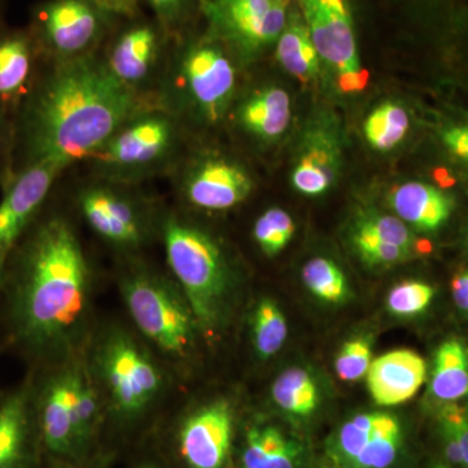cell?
<instances>
[{
  "mask_svg": "<svg viewBox=\"0 0 468 468\" xmlns=\"http://www.w3.org/2000/svg\"><path fill=\"white\" fill-rule=\"evenodd\" d=\"M8 322L15 343L58 359L82 349L91 297V271L69 221L37 218L9 255Z\"/></svg>",
  "mask_w": 468,
  "mask_h": 468,
  "instance_id": "obj_1",
  "label": "cell"
},
{
  "mask_svg": "<svg viewBox=\"0 0 468 468\" xmlns=\"http://www.w3.org/2000/svg\"><path fill=\"white\" fill-rule=\"evenodd\" d=\"M115 76L100 52L46 64L15 117V172L54 162L88 160L144 103Z\"/></svg>",
  "mask_w": 468,
  "mask_h": 468,
  "instance_id": "obj_2",
  "label": "cell"
},
{
  "mask_svg": "<svg viewBox=\"0 0 468 468\" xmlns=\"http://www.w3.org/2000/svg\"><path fill=\"white\" fill-rule=\"evenodd\" d=\"M167 263L202 335L223 328L233 306L234 271L226 252L201 227L168 215L160 224Z\"/></svg>",
  "mask_w": 468,
  "mask_h": 468,
  "instance_id": "obj_3",
  "label": "cell"
},
{
  "mask_svg": "<svg viewBox=\"0 0 468 468\" xmlns=\"http://www.w3.org/2000/svg\"><path fill=\"white\" fill-rule=\"evenodd\" d=\"M236 67L223 45L206 38L176 42L168 55L155 101L185 124H217L232 103Z\"/></svg>",
  "mask_w": 468,
  "mask_h": 468,
  "instance_id": "obj_4",
  "label": "cell"
},
{
  "mask_svg": "<svg viewBox=\"0 0 468 468\" xmlns=\"http://www.w3.org/2000/svg\"><path fill=\"white\" fill-rule=\"evenodd\" d=\"M183 124L155 100L141 109L89 158L101 180L134 185L177 167Z\"/></svg>",
  "mask_w": 468,
  "mask_h": 468,
  "instance_id": "obj_5",
  "label": "cell"
},
{
  "mask_svg": "<svg viewBox=\"0 0 468 468\" xmlns=\"http://www.w3.org/2000/svg\"><path fill=\"white\" fill-rule=\"evenodd\" d=\"M120 292L147 343L175 365L192 358L203 335L174 279L150 268H133L120 279Z\"/></svg>",
  "mask_w": 468,
  "mask_h": 468,
  "instance_id": "obj_6",
  "label": "cell"
},
{
  "mask_svg": "<svg viewBox=\"0 0 468 468\" xmlns=\"http://www.w3.org/2000/svg\"><path fill=\"white\" fill-rule=\"evenodd\" d=\"M88 359L104 403L122 420L143 417L165 392L163 368L149 347L125 329L101 335Z\"/></svg>",
  "mask_w": 468,
  "mask_h": 468,
  "instance_id": "obj_7",
  "label": "cell"
},
{
  "mask_svg": "<svg viewBox=\"0 0 468 468\" xmlns=\"http://www.w3.org/2000/svg\"><path fill=\"white\" fill-rule=\"evenodd\" d=\"M115 18L91 0H45L32 8L27 29L45 63L54 64L98 52Z\"/></svg>",
  "mask_w": 468,
  "mask_h": 468,
  "instance_id": "obj_8",
  "label": "cell"
},
{
  "mask_svg": "<svg viewBox=\"0 0 468 468\" xmlns=\"http://www.w3.org/2000/svg\"><path fill=\"white\" fill-rule=\"evenodd\" d=\"M208 34L241 60L260 57L284 30L288 0H198Z\"/></svg>",
  "mask_w": 468,
  "mask_h": 468,
  "instance_id": "obj_9",
  "label": "cell"
},
{
  "mask_svg": "<svg viewBox=\"0 0 468 468\" xmlns=\"http://www.w3.org/2000/svg\"><path fill=\"white\" fill-rule=\"evenodd\" d=\"M408 436L402 421L384 411L354 415L328 437L326 458L337 468H399Z\"/></svg>",
  "mask_w": 468,
  "mask_h": 468,
  "instance_id": "obj_10",
  "label": "cell"
},
{
  "mask_svg": "<svg viewBox=\"0 0 468 468\" xmlns=\"http://www.w3.org/2000/svg\"><path fill=\"white\" fill-rule=\"evenodd\" d=\"M311 39L337 75L344 92H359L368 84V72L360 66L353 18L346 0H300Z\"/></svg>",
  "mask_w": 468,
  "mask_h": 468,
  "instance_id": "obj_11",
  "label": "cell"
},
{
  "mask_svg": "<svg viewBox=\"0 0 468 468\" xmlns=\"http://www.w3.org/2000/svg\"><path fill=\"white\" fill-rule=\"evenodd\" d=\"M126 186L131 185L98 178L80 192L77 202L92 232L120 250H137L149 239V214Z\"/></svg>",
  "mask_w": 468,
  "mask_h": 468,
  "instance_id": "obj_12",
  "label": "cell"
},
{
  "mask_svg": "<svg viewBox=\"0 0 468 468\" xmlns=\"http://www.w3.org/2000/svg\"><path fill=\"white\" fill-rule=\"evenodd\" d=\"M171 34L158 21L133 18L111 38L101 57L111 73L138 97L158 84L169 55Z\"/></svg>",
  "mask_w": 468,
  "mask_h": 468,
  "instance_id": "obj_13",
  "label": "cell"
},
{
  "mask_svg": "<svg viewBox=\"0 0 468 468\" xmlns=\"http://www.w3.org/2000/svg\"><path fill=\"white\" fill-rule=\"evenodd\" d=\"M82 349L60 359L58 367L36 392V410L46 448L61 457H79L86 451L80 431L76 383Z\"/></svg>",
  "mask_w": 468,
  "mask_h": 468,
  "instance_id": "obj_14",
  "label": "cell"
},
{
  "mask_svg": "<svg viewBox=\"0 0 468 468\" xmlns=\"http://www.w3.org/2000/svg\"><path fill=\"white\" fill-rule=\"evenodd\" d=\"M66 171L54 162H38L17 169L3 187L0 201V257L9 258L20 239L41 215L58 176Z\"/></svg>",
  "mask_w": 468,
  "mask_h": 468,
  "instance_id": "obj_15",
  "label": "cell"
},
{
  "mask_svg": "<svg viewBox=\"0 0 468 468\" xmlns=\"http://www.w3.org/2000/svg\"><path fill=\"white\" fill-rule=\"evenodd\" d=\"M176 186L192 207L218 212L245 202L254 189V180L239 163L224 156L205 155L184 168Z\"/></svg>",
  "mask_w": 468,
  "mask_h": 468,
  "instance_id": "obj_16",
  "label": "cell"
},
{
  "mask_svg": "<svg viewBox=\"0 0 468 468\" xmlns=\"http://www.w3.org/2000/svg\"><path fill=\"white\" fill-rule=\"evenodd\" d=\"M233 439V410L215 399L190 412L178 433V445L189 468H224Z\"/></svg>",
  "mask_w": 468,
  "mask_h": 468,
  "instance_id": "obj_17",
  "label": "cell"
},
{
  "mask_svg": "<svg viewBox=\"0 0 468 468\" xmlns=\"http://www.w3.org/2000/svg\"><path fill=\"white\" fill-rule=\"evenodd\" d=\"M45 66L27 27L0 26V110L15 119Z\"/></svg>",
  "mask_w": 468,
  "mask_h": 468,
  "instance_id": "obj_18",
  "label": "cell"
},
{
  "mask_svg": "<svg viewBox=\"0 0 468 468\" xmlns=\"http://www.w3.org/2000/svg\"><path fill=\"white\" fill-rule=\"evenodd\" d=\"M366 377L378 406H397L411 399L423 387L427 365L415 351L394 350L372 360Z\"/></svg>",
  "mask_w": 468,
  "mask_h": 468,
  "instance_id": "obj_19",
  "label": "cell"
},
{
  "mask_svg": "<svg viewBox=\"0 0 468 468\" xmlns=\"http://www.w3.org/2000/svg\"><path fill=\"white\" fill-rule=\"evenodd\" d=\"M36 392L27 381L0 402V468H24L29 460Z\"/></svg>",
  "mask_w": 468,
  "mask_h": 468,
  "instance_id": "obj_20",
  "label": "cell"
},
{
  "mask_svg": "<svg viewBox=\"0 0 468 468\" xmlns=\"http://www.w3.org/2000/svg\"><path fill=\"white\" fill-rule=\"evenodd\" d=\"M291 98L275 86L251 92L239 104L236 122L249 137L270 144L282 137L291 122Z\"/></svg>",
  "mask_w": 468,
  "mask_h": 468,
  "instance_id": "obj_21",
  "label": "cell"
},
{
  "mask_svg": "<svg viewBox=\"0 0 468 468\" xmlns=\"http://www.w3.org/2000/svg\"><path fill=\"white\" fill-rule=\"evenodd\" d=\"M389 202L402 221L423 232L440 229L454 208L448 194L418 181L397 186L390 193Z\"/></svg>",
  "mask_w": 468,
  "mask_h": 468,
  "instance_id": "obj_22",
  "label": "cell"
},
{
  "mask_svg": "<svg viewBox=\"0 0 468 468\" xmlns=\"http://www.w3.org/2000/svg\"><path fill=\"white\" fill-rule=\"evenodd\" d=\"M304 448L294 437L270 424H254L246 431L242 468H302Z\"/></svg>",
  "mask_w": 468,
  "mask_h": 468,
  "instance_id": "obj_23",
  "label": "cell"
},
{
  "mask_svg": "<svg viewBox=\"0 0 468 468\" xmlns=\"http://www.w3.org/2000/svg\"><path fill=\"white\" fill-rule=\"evenodd\" d=\"M430 393L440 405L468 397V349L458 340L445 341L436 351Z\"/></svg>",
  "mask_w": 468,
  "mask_h": 468,
  "instance_id": "obj_24",
  "label": "cell"
},
{
  "mask_svg": "<svg viewBox=\"0 0 468 468\" xmlns=\"http://www.w3.org/2000/svg\"><path fill=\"white\" fill-rule=\"evenodd\" d=\"M276 58L285 70L301 81H311L320 72V58L309 27L298 12L288 14L284 30L276 42Z\"/></svg>",
  "mask_w": 468,
  "mask_h": 468,
  "instance_id": "obj_25",
  "label": "cell"
},
{
  "mask_svg": "<svg viewBox=\"0 0 468 468\" xmlns=\"http://www.w3.org/2000/svg\"><path fill=\"white\" fill-rule=\"evenodd\" d=\"M277 408L292 417H310L319 403L318 387L303 368H289L280 374L272 387Z\"/></svg>",
  "mask_w": 468,
  "mask_h": 468,
  "instance_id": "obj_26",
  "label": "cell"
},
{
  "mask_svg": "<svg viewBox=\"0 0 468 468\" xmlns=\"http://www.w3.org/2000/svg\"><path fill=\"white\" fill-rule=\"evenodd\" d=\"M252 344L261 359L276 356L288 337L284 313L275 301L264 298L258 302L251 316Z\"/></svg>",
  "mask_w": 468,
  "mask_h": 468,
  "instance_id": "obj_27",
  "label": "cell"
},
{
  "mask_svg": "<svg viewBox=\"0 0 468 468\" xmlns=\"http://www.w3.org/2000/svg\"><path fill=\"white\" fill-rule=\"evenodd\" d=\"M409 126L410 119L406 110L399 104L387 101L369 113L363 131L372 149L389 151L405 138Z\"/></svg>",
  "mask_w": 468,
  "mask_h": 468,
  "instance_id": "obj_28",
  "label": "cell"
},
{
  "mask_svg": "<svg viewBox=\"0 0 468 468\" xmlns=\"http://www.w3.org/2000/svg\"><path fill=\"white\" fill-rule=\"evenodd\" d=\"M304 285L319 300L341 303L349 294L343 271L326 258H314L302 271Z\"/></svg>",
  "mask_w": 468,
  "mask_h": 468,
  "instance_id": "obj_29",
  "label": "cell"
},
{
  "mask_svg": "<svg viewBox=\"0 0 468 468\" xmlns=\"http://www.w3.org/2000/svg\"><path fill=\"white\" fill-rule=\"evenodd\" d=\"M294 230V221L288 212L282 208H270L255 221L254 239L267 257H275L284 250Z\"/></svg>",
  "mask_w": 468,
  "mask_h": 468,
  "instance_id": "obj_30",
  "label": "cell"
},
{
  "mask_svg": "<svg viewBox=\"0 0 468 468\" xmlns=\"http://www.w3.org/2000/svg\"><path fill=\"white\" fill-rule=\"evenodd\" d=\"M322 172L335 183L340 169V147L329 132H311L300 159Z\"/></svg>",
  "mask_w": 468,
  "mask_h": 468,
  "instance_id": "obj_31",
  "label": "cell"
},
{
  "mask_svg": "<svg viewBox=\"0 0 468 468\" xmlns=\"http://www.w3.org/2000/svg\"><path fill=\"white\" fill-rule=\"evenodd\" d=\"M354 250L359 255L360 260L371 267H390L402 261H409L412 257V252L392 245L380 241L377 237L363 232V230L354 228L353 237Z\"/></svg>",
  "mask_w": 468,
  "mask_h": 468,
  "instance_id": "obj_32",
  "label": "cell"
},
{
  "mask_svg": "<svg viewBox=\"0 0 468 468\" xmlns=\"http://www.w3.org/2000/svg\"><path fill=\"white\" fill-rule=\"evenodd\" d=\"M356 229L377 237L380 241L392 243L414 254L418 250L414 234L401 218L390 215H366L356 224Z\"/></svg>",
  "mask_w": 468,
  "mask_h": 468,
  "instance_id": "obj_33",
  "label": "cell"
},
{
  "mask_svg": "<svg viewBox=\"0 0 468 468\" xmlns=\"http://www.w3.org/2000/svg\"><path fill=\"white\" fill-rule=\"evenodd\" d=\"M432 286L420 282H403L392 289L388 297V309L397 316H414L423 313L433 300Z\"/></svg>",
  "mask_w": 468,
  "mask_h": 468,
  "instance_id": "obj_34",
  "label": "cell"
},
{
  "mask_svg": "<svg viewBox=\"0 0 468 468\" xmlns=\"http://www.w3.org/2000/svg\"><path fill=\"white\" fill-rule=\"evenodd\" d=\"M371 363V344L366 338H354L341 347L335 358V371L341 380L356 381L367 375Z\"/></svg>",
  "mask_w": 468,
  "mask_h": 468,
  "instance_id": "obj_35",
  "label": "cell"
},
{
  "mask_svg": "<svg viewBox=\"0 0 468 468\" xmlns=\"http://www.w3.org/2000/svg\"><path fill=\"white\" fill-rule=\"evenodd\" d=\"M196 2L198 0H146L155 14V20L172 37H177V33L192 14Z\"/></svg>",
  "mask_w": 468,
  "mask_h": 468,
  "instance_id": "obj_36",
  "label": "cell"
},
{
  "mask_svg": "<svg viewBox=\"0 0 468 468\" xmlns=\"http://www.w3.org/2000/svg\"><path fill=\"white\" fill-rule=\"evenodd\" d=\"M437 421L452 431L460 448L461 468H468V410L457 403L442 405L437 414Z\"/></svg>",
  "mask_w": 468,
  "mask_h": 468,
  "instance_id": "obj_37",
  "label": "cell"
},
{
  "mask_svg": "<svg viewBox=\"0 0 468 468\" xmlns=\"http://www.w3.org/2000/svg\"><path fill=\"white\" fill-rule=\"evenodd\" d=\"M15 119L0 110V189L15 174Z\"/></svg>",
  "mask_w": 468,
  "mask_h": 468,
  "instance_id": "obj_38",
  "label": "cell"
},
{
  "mask_svg": "<svg viewBox=\"0 0 468 468\" xmlns=\"http://www.w3.org/2000/svg\"><path fill=\"white\" fill-rule=\"evenodd\" d=\"M441 137L454 155L468 162V126H451L442 132Z\"/></svg>",
  "mask_w": 468,
  "mask_h": 468,
  "instance_id": "obj_39",
  "label": "cell"
},
{
  "mask_svg": "<svg viewBox=\"0 0 468 468\" xmlns=\"http://www.w3.org/2000/svg\"><path fill=\"white\" fill-rule=\"evenodd\" d=\"M92 3L109 12L113 17L137 18L140 12V0H91Z\"/></svg>",
  "mask_w": 468,
  "mask_h": 468,
  "instance_id": "obj_40",
  "label": "cell"
},
{
  "mask_svg": "<svg viewBox=\"0 0 468 468\" xmlns=\"http://www.w3.org/2000/svg\"><path fill=\"white\" fill-rule=\"evenodd\" d=\"M452 298L458 309L468 311V271L462 272L452 280Z\"/></svg>",
  "mask_w": 468,
  "mask_h": 468,
  "instance_id": "obj_41",
  "label": "cell"
},
{
  "mask_svg": "<svg viewBox=\"0 0 468 468\" xmlns=\"http://www.w3.org/2000/svg\"><path fill=\"white\" fill-rule=\"evenodd\" d=\"M7 258L0 257V289L5 285V270H7Z\"/></svg>",
  "mask_w": 468,
  "mask_h": 468,
  "instance_id": "obj_42",
  "label": "cell"
},
{
  "mask_svg": "<svg viewBox=\"0 0 468 468\" xmlns=\"http://www.w3.org/2000/svg\"><path fill=\"white\" fill-rule=\"evenodd\" d=\"M315 468H337V467H335V464L332 463V462L326 461L324 464H320V466L315 467Z\"/></svg>",
  "mask_w": 468,
  "mask_h": 468,
  "instance_id": "obj_43",
  "label": "cell"
},
{
  "mask_svg": "<svg viewBox=\"0 0 468 468\" xmlns=\"http://www.w3.org/2000/svg\"><path fill=\"white\" fill-rule=\"evenodd\" d=\"M431 468H452V467L448 466V464H446V463H437V464H433V466Z\"/></svg>",
  "mask_w": 468,
  "mask_h": 468,
  "instance_id": "obj_44",
  "label": "cell"
},
{
  "mask_svg": "<svg viewBox=\"0 0 468 468\" xmlns=\"http://www.w3.org/2000/svg\"><path fill=\"white\" fill-rule=\"evenodd\" d=\"M138 468H160V467L156 466V464H154V463H146V464H143V466H140Z\"/></svg>",
  "mask_w": 468,
  "mask_h": 468,
  "instance_id": "obj_45",
  "label": "cell"
},
{
  "mask_svg": "<svg viewBox=\"0 0 468 468\" xmlns=\"http://www.w3.org/2000/svg\"><path fill=\"white\" fill-rule=\"evenodd\" d=\"M0 26H3V3L0 0Z\"/></svg>",
  "mask_w": 468,
  "mask_h": 468,
  "instance_id": "obj_46",
  "label": "cell"
},
{
  "mask_svg": "<svg viewBox=\"0 0 468 468\" xmlns=\"http://www.w3.org/2000/svg\"><path fill=\"white\" fill-rule=\"evenodd\" d=\"M467 313H468V311H467Z\"/></svg>",
  "mask_w": 468,
  "mask_h": 468,
  "instance_id": "obj_47",
  "label": "cell"
}]
</instances>
